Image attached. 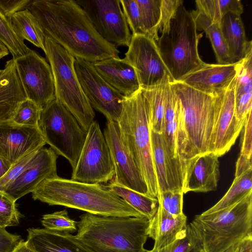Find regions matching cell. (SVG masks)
<instances>
[{
    "instance_id": "obj_17",
    "label": "cell",
    "mask_w": 252,
    "mask_h": 252,
    "mask_svg": "<svg viewBox=\"0 0 252 252\" xmlns=\"http://www.w3.org/2000/svg\"><path fill=\"white\" fill-rule=\"evenodd\" d=\"M235 83L236 76L226 89L218 94V112L210 150L218 157L230 149L245 125L235 115Z\"/></svg>"
},
{
    "instance_id": "obj_38",
    "label": "cell",
    "mask_w": 252,
    "mask_h": 252,
    "mask_svg": "<svg viewBox=\"0 0 252 252\" xmlns=\"http://www.w3.org/2000/svg\"><path fill=\"white\" fill-rule=\"evenodd\" d=\"M21 217L16 201L4 191L0 190V228L18 225Z\"/></svg>"
},
{
    "instance_id": "obj_49",
    "label": "cell",
    "mask_w": 252,
    "mask_h": 252,
    "mask_svg": "<svg viewBox=\"0 0 252 252\" xmlns=\"http://www.w3.org/2000/svg\"><path fill=\"white\" fill-rule=\"evenodd\" d=\"M10 167L0 157V178L7 172Z\"/></svg>"
},
{
    "instance_id": "obj_23",
    "label": "cell",
    "mask_w": 252,
    "mask_h": 252,
    "mask_svg": "<svg viewBox=\"0 0 252 252\" xmlns=\"http://www.w3.org/2000/svg\"><path fill=\"white\" fill-rule=\"evenodd\" d=\"M27 241L38 252H92L71 233L30 228Z\"/></svg>"
},
{
    "instance_id": "obj_50",
    "label": "cell",
    "mask_w": 252,
    "mask_h": 252,
    "mask_svg": "<svg viewBox=\"0 0 252 252\" xmlns=\"http://www.w3.org/2000/svg\"><path fill=\"white\" fill-rule=\"evenodd\" d=\"M9 51L7 47L0 41V59L7 56Z\"/></svg>"
},
{
    "instance_id": "obj_25",
    "label": "cell",
    "mask_w": 252,
    "mask_h": 252,
    "mask_svg": "<svg viewBox=\"0 0 252 252\" xmlns=\"http://www.w3.org/2000/svg\"><path fill=\"white\" fill-rule=\"evenodd\" d=\"M26 98L12 58L6 62L0 74V121L11 120L18 105Z\"/></svg>"
},
{
    "instance_id": "obj_14",
    "label": "cell",
    "mask_w": 252,
    "mask_h": 252,
    "mask_svg": "<svg viewBox=\"0 0 252 252\" xmlns=\"http://www.w3.org/2000/svg\"><path fill=\"white\" fill-rule=\"evenodd\" d=\"M98 34L108 42L128 46L131 37L120 0H75Z\"/></svg>"
},
{
    "instance_id": "obj_36",
    "label": "cell",
    "mask_w": 252,
    "mask_h": 252,
    "mask_svg": "<svg viewBox=\"0 0 252 252\" xmlns=\"http://www.w3.org/2000/svg\"><path fill=\"white\" fill-rule=\"evenodd\" d=\"M41 223L45 229L72 233L77 231V221L70 218L64 209L43 216Z\"/></svg>"
},
{
    "instance_id": "obj_13",
    "label": "cell",
    "mask_w": 252,
    "mask_h": 252,
    "mask_svg": "<svg viewBox=\"0 0 252 252\" xmlns=\"http://www.w3.org/2000/svg\"><path fill=\"white\" fill-rule=\"evenodd\" d=\"M26 98L41 110L56 99L53 76L50 64L34 51L13 59Z\"/></svg>"
},
{
    "instance_id": "obj_31",
    "label": "cell",
    "mask_w": 252,
    "mask_h": 252,
    "mask_svg": "<svg viewBox=\"0 0 252 252\" xmlns=\"http://www.w3.org/2000/svg\"><path fill=\"white\" fill-rule=\"evenodd\" d=\"M110 191L123 199L150 221L156 214L158 207L157 198L153 197L123 186L113 181L105 186Z\"/></svg>"
},
{
    "instance_id": "obj_35",
    "label": "cell",
    "mask_w": 252,
    "mask_h": 252,
    "mask_svg": "<svg viewBox=\"0 0 252 252\" xmlns=\"http://www.w3.org/2000/svg\"><path fill=\"white\" fill-rule=\"evenodd\" d=\"M0 41L7 47L13 59L23 56L30 50L24 40L15 32L10 18L5 16L0 11Z\"/></svg>"
},
{
    "instance_id": "obj_10",
    "label": "cell",
    "mask_w": 252,
    "mask_h": 252,
    "mask_svg": "<svg viewBox=\"0 0 252 252\" xmlns=\"http://www.w3.org/2000/svg\"><path fill=\"white\" fill-rule=\"evenodd\" d=\"M72 171L71 179L85 183H107L114 177L110 150L96 121L89 128L77 165Z\"/></svg>"
},
{
    "instance_id": "obj_12",
    "label": "cell",
    "mask_w": 252,
    "mask_h": 252,
    "mask_svg": "<svg viewBox=\"0 0 252 252\" xmlns=\"http://www.w3.org/2000/svg\"><path fill=\"white\" fill-rule=\"evenodd\" d=\"M124 61L134 69L141 89L174 82L156 42L144 34H131Z\"/></svg>"
},
{
    "instance_id": "obj_32",
    "label": "cell",
    "mask_w": 252,
    "mask_h": 252,
    "mask_svg": "<svg viewBox=\"0 0 252 252\" xmlns=\"http://www.w3.org/2000/svg\"><path fill=\"white\" fill-rule=\"evenodd\" d=\"M252 192V168L248 169L234 180L224 196L213 206L202 213H212L229 207L242 200Z\"/></svg>"
},
{
    "instance_id": "obj_15",
    "label": "cell",
    "mask_w": 252,
    "mask_h": 252,
    "mask_svg": "<svg viewBox=\"0 0 252 252\" xmlns=\"http://www.w3.org/2000/svg\"><path fill=\"white\" fill-rule=\"evenodd\" d=\"M103 135L108 144L115 169L116 183L150 196L142 174L122 140L118 123L107 121Z\"/></svg>"
},
{
    "instance_id": "obj_40",
    "label": "cell",
    "mask_w": 252,
    "mask_h": 252,
    "mask_svg": "<svg viewBox=\"0 0 252 252\" xmlns=\"http://www.w3.org/2000/svg\"><path fill=\"white\" fill-rule=\"evenodd\" d=\"M144 252H200L189 224L186 233L170 244L160 249H145Z\"/></svg>"
},
{
    "instance_id": "obj_41",
    "label": "cell",
    "mask_w": 252,
    "mask_h": 252,
    "mask_svg": "<svg viewBox=\"0 0 252 252\" xmlns=\"http://www.w3.org/2000/svg\"><path fill=\"white\" fill-rule=\"evenodd\" d=\"M132 34H144L139 7L136 0H120Z\"/></svg>"
},
{
    "instance_id": "obj_11",
    "label": "cell",
    "mask_w": 252,
    "mask_h": 252,
    "mask_svg": "<svg viewBox=\"0 0 252 252\" xmlns=\"http://www.w3.org/2000/svg\"><path fill=\"white\" fill-rule=\"evenodd\" d=\"M74 66L81 86L92 107L104 115L107 121L118 123L123 110L126 96L100 76L92 63L75 58Z\"/></svg>"
},
{
    "instance_id": "obj_44",
    "label": "cell",
    "mask_w": 252,
    "mask_h": 252,
    "mask_svg": "<svg viewBox=\"0 0 252 252\" xmlns=\"http://www.w3.org/2000/svg\"><path fill=\"white\" fill-rule=\"evenodd\" d=\"M252 112L247 116L244 126L241 142V148L239 156L252 159Z\"/></svg>"
},
{
    "instance_id": "obj_9",
    "label": "cell",
    "mask_w": 252,
    "mask_h": 252,
    "mask_svg": "<svg viewBox=\"0 0 252 252\" xmlns=\"http://www.w3.org/2000/svg\"><path fill=\"white\" fill-rule=\"evenodd\" d=\"M38 127L46 144L57 155L65 158L72 170L77 165L87 132L57 99L41 110Z\"/></svg>"
},
{
    "instance_id": "obj_20",
    "label": "cell",
    "mask_w": 252,
    "mask_h": 252,
    "mask_svg": "<svg viewBox=\"0 0 252 252\" xmlns=\"http://www.w3.org/2000/svg\"><path fill=\"white\" fill-rule=\"evenodd\" d=\"M219 157L211 153L197 155L184 162V193L216 190L220 178Z\"/></svg>"
},
{
    "instance_id": "obj_5",
    "label": "cell",
    "mask_w": 252,
    "mask_h": 252,
    "mask_svg": "<svg viewBox=\"0 0 252 252\" xmlns=\"http://www.w3.org/2000/svg\"><path fill=\"white\" fill-rule=\"evenodd\" d=\"M189 225L200 252H223L252 235V192L229 207L196 215Z\"/></svg>"
},
{
    "instance_id": "obj_33",
    "label": "cell",
    "mask_w": 252,
    "mask_h": 252,
    "mask_svg": "<svg viewBox=\"0 0 252 252\" xmlns=\"http://www.w3.org/2000/svg\"><path fill=\"white\" fill-rule=\"evenodd\" d=\"M196 8L203 12L213 22L220 25L222 18L228 13L241 15L243 7L240 0H197Z\"/></svg>"
},
{
    "instance_id": "obj_26",
    "label": "cell",
    "mask_w": 252,
    "mask_h": 252,
    "mask_svg": "<svg viewBox=\"0 0 252 252\" xmlns=\"http://www.w3.org/2000/svg\"><path fill=\"white\" fill-rule=\"evenodd\" d=\"M252 108V50L237 62L235 88V110L237 120L245 124Z\"/></svg>"
},
{
    "instance_id": "obj_51",
    "label": "cell",
    "mask_w": 252,
    "mask_h": 252,
    "mask_svg": "<svg viewBox=\"0 0 252 252\" xmlns=\"http://www.w3.org/2000/svg\"><path fill=\"white\" fill-rule=\"evenodd\" d=\"M2 69H0V74L1 73Z\"/></svg>"
},
{
    "instance_id": "obj_42",
    "label": "cell",
    "mask_w": 252,
    "mask_h": 252,
    "mask_svg": "<svg viewBox=\"0 0 252 252\" xmlns=\"http://www.w3.org/2000/svg\"><path fill=\"white\" fill-rule=\"evenodd\" d=\"M38 151L27 154L11 166L7 172L0 178V190H4L22 174Z\"/></svg>"
},
{
    "instance_id": "obj_18",
    "label": "cell",
    "mask_w": 252,
    "mask_h": 252,
    "mask_svg": "<svg viewBox=\"0 0 252 252\" xmlns=\"http://www.w3.org/2000/svg\"><path fill=\"white\" fill-rule=\"evenodd\" d=\"M57 158L51 148L39 149L22 174L3 191L16 201L32 192L43 180L58 175Z\"/></svg>"
},
{
    "instance_id": "obj_34",
    "label": "cell",
    "mask_w": 252,
    "mask_h": 252,
    "mask_svg": "<svg viewBox=\"0 0 252 252\" xmlns=\"http://www.w3.org/2000/svg\"><path fill=\"white\" fill-rule=\"evenodd\" d=\"M144 34L157 41L161 16V0H136Z\"/></svg>"
},
{
    "instance_id": "obj_39",
    "label": "cell",
    "mask_w": 252,
    "mask_h": 252,
    "mask_svg": "<svg viewBox=\"0 0 252 252\" xmlns=\"http://www.w3.org/2000/svg\"><path fill=\"white\" fill-rule=\"evenodd\" d=\"M183 194L182 190H171L159 192L158 204L169 215L177 217L183 215Z\"/></svg>"
},
{
    "instance_id": "obj_47",
    "label": "cell",
    "mask_w": 252,
    "mask_h": 252,
    "mask_svg": "<svg viewBox=\"0 0 252 252\" xmlns=\"http://www.w3.org/2000/svg\"><path fill=\"white\" fill-rule=\"evenodd\" d=\"M223 252H252V235L247 236Z\"/></svg>"
},
{
    "instance_id": "obj_27",
    "label": "cell",
    "mask_w": 252,
    "mask_h": 252,
    "mask_svg": "<svg viewBox=\"0 0 252 252\" xmlns=\"http://www.w3.org/2000/svg\"><path fill=\"white\" fill-rule=\"evenodd\" d=\"M220 28L232 62L241 61L252 50V42L247 39L241 15L228 13L221 19Z\"/></svg>"
},
{
    "instance_id": "obj_4",
    "label": "cell",
    "mask_w": 252,
    "mask_h": 252,
    "mask_svg": "<svg viewBox=\"0 0 252 252\" xmlns=\"http://www.w3.org/2000/svg\"><path fill=\"white\" fill-rule=\"evenodd\" d=\"M77 221L75 238L92 252H144L150 221L144 217L86 213Z\"/></svg>"
},
{
    "instance_id": "obj_3",
    "label": "cell",
    "mask_w": 252,
    "mask_h": 252,
    "mask_svg": "<svg viewBox=\"0 0 252 252\" xmlns=\"http://www.w3.org/2000/svg\"><path fill=\"white\" fill-rule=\"evenodd\" d=\"M32 193L33 200L49 205L63 206L97 215L143 217L100 184L85 183L57 175L43 180Z\"/></svg>"
},
{
    "instance_id": "obj_6",
    "label": "cell",
    "mask_w": 252,
    "mask_h": 252,
    "mask_svg": "<svg viewBox=\"0 0 252 252\" xmlns=\"http://www.w3.org/2000/svg\"><path fill=\"white\" fill-rule=\"evenodd\" d=\"M202 33H197L194 19L183 4L180 5L168 29L161 33L156 44L160 56L174 82H180L187 75L206 63L198 52Z\"/></svg>"
},
{
    "instance_id": "obj_43",
    "label": "cell",
    "mask_w": 252,
    "mask_h": 252,
    "mask_svg": "<svg viewBox=\"0 0 252 252\" xmlns=\"http://www.w3.org/2000/svg\"><path fill=\"white\" fill-rule=\"evenodd\" d=\"M182 4V0H161V16L158 32L161 33L168 29L170 22L174 17L178 7Z\"/></svg>"
},
{
    "instance_id": "obj_19",
    "label": "cell",
    "mask_w": 252,
    "mask_h": 252,
    "mask_svg": "<svg viewBox=\"0 0 252 252\" xmlns=\"http://www.w3.org/2000/svg\"><path fill=\"white\" fill-rule=\"evenodd\" d=\"M152 159L158 192L182 190L183 175L181 161L173 157L162 133L151 130Z\"/></svg>"
},
{
    "instance_id": "obj_1",
    "label": "cell",
    "mask_w": 252,
    "mask_h": 252,
    "mask_svg": "<svg viewBox=\"0 0 252 252\" xmlns=\"http://www.w3.org/2000/svg\"><path fill=\"white\" fill-rule=\"evenodd\" d=\"M26 8L35 17L44 36L75 58L94 63L119 58L117 47L98 34L75 0H31Z\"/></svg>"
},
{
    "instance_id": "obj_16",
    "label": "cell",
    "mask_w": 252,
    "mask_h": 252,
    "mask_svg": "<svg viewBox=\"0 0 252 252\" xmlns=\"http://www.w3.org/2000/svg\"><path fill=\"white\" fill-rule=\"evenodd\" d=\"M45 144L38 126L18 125L11 120L0 121V157L9 166Z\"/></svg>"
},
{
    "instance_id": "obj_22",
    "label": "cell",
    "mask_w": 252,
    "mask_h": 252,
    "mask_svg": "<svg viewBox=\"0 0 252 252\" xmlns=\"http://www.w3.org/2000/svg\"><path fill=\"white\" fill-rule=\"evenodd\" d=\"M92 63L100 76L125 96H130L140 89L134 68L123 59L112 58Z\"/></svg>"
},
{
    "instance_id": "obj_46",
    "label": "cell",
    "mask_w": 252,
    "mask_h": 252,
    "mask_svg": "<svg viewBox=\"0 0 252 252\" xmlns=\"http://www.w3.org/2000/svg\"><path fill=\"white\" fill-rule=\"evenodd\" d=\"M31 0H0V11L10 18L16 12L26 8Z\"/></svg>"
},
{
    "instance_id": "obj_48",
    "label": "cell",
    "mask_w": 252,
    "mask_h": 252,
    "mask_svg": "<svg viewBox=\"0 0 252 252\" xmlns=\"http://www.w3.org/2000/svg\"><path fill=\"white\" fill-rule=\"evenodd\" d=\"M13 252H38L26 241L22 240Z\"/></svg>"
},
{
    "instance_id": "obj_21",
    "label": "cell",
    "mask_w": 252,
    "mask_h": 252,
    "mask_svg": "<svg viewBox=\"0 0 252 252\" xmlns=\"http://www.w3.org/2000/svg\"><path fill=\"white\" fill-rule=\"evenodd\" d=\"M237 62L231 64H208L185 76L181 81L200 92L215 95L229 86L237 73Z\"/></svg>"
},
{
    "instance_id": "obj_30",
    "label": "cell",
    "mask_w": 252,
    "mask_h": 252,
    "mask_svg": "<svg viewBox=\"0 0 252 252\" xmlns=\"http://www.w3.org/2000/svg\"><path fill=\"white\" fill-rule=\"evenodd\" d=\"M13 30L18 37L27 40L45 51V36L35 17L26 8L15 13L10 18Z\"/></svg>"
},
{
    "instance_id": "obj_8",
    "label": "cell",
    "mask_w": 252,
    "mask_h": 252,
    "mask_svg": "<svg viewBox=\"0 0 252 252\" xmlns=\"http://www.w3.org/2000/svg\"><path fill=\"white\" fill-rule=\"evenodd\" d=\"M45 54L51 66L56 99L87 132L95 113L79 81L74 66L75 58L53 39L45 37Z\"/></svg>"
},
{
    "instance_id": "obj_24",
    "label": "cell",
    "mask_w": 252,
    "mask_h": 252,
    "mask_svg": "<svg viewBox=\"0 0 252 252\" xmlns=\"http://www.w3.org/2000/svg\"><path fill=\"white\" fill-rule=\"evenodd\" d=\"M187 216L168 214L158 204V211L150 221L149 237L155 241L153 249L164 247L183 236L187 232Z\"/></svg>"
},
{
    "instance_id": "obj_37",
    "label": "cell",
    "mask_w": 252,
    "mask_h": 252,
    "mask_svg": "<svg viewBox=\"0 0 252 252\" xmlns=\"http://www.w3.org/2000/svg\"><path fill=\"white\" fill-rule=\"evenodd\" d=\"M40 112L33 101L26 98L18 105L11 120L18 125L38 126Z\"/></svg>"
},
{
    "instance_id": "obj_7",
    "label": "cell",
    "mask_w": 252,
    "mask_h": 252,
    "mask_svg": "<svg viewBox=\"0 0 252 252\" xmlns=\"http://www.w3.org/2000/svg\"><path fill=\"white\" fill-rule=\"evenodd\" d=\"M122 140L138 167L149 194L157 198L158 189L153 159L151 129L141 89L126 97L118 122Z\"/></svg>"
},
{
    "instance_id": "obj_28",
    "label": "cell",
    "mask_w": 252,
    "mask_h": 252,
    "mask_svg": "<svg viewBox=\"0 0 252 252\" xmlns=\"http://www.w3.org/2000/svg\"><path fill=\"white\" fill-rule=\"evenodd\" d=\"M191 13L194 19L196 28L203 31L211 43L218 64L234 63L229 55L222 35L220 25L215 23L200 10L197 8Z\"/></svg>"
},
{
    "instance_id": "obj_45",
    "label": "cell",
    "mask_w": 252,
    "mask_h": 252,
    "mask_svg": "<svg viewBox=\"0 0 252 252\" xmlns=\"http://www.w3.org/2000/svg\"><path fill=\"white\" fill-rule=\"evenodd\" d=\"M20 235L11 234L0 228V252H13L22 241Z\"/></svg>"
},
{
    "instance_id": "obj_2",
    "label": "cell",
    "mask_w": 252,
    "mask_h": 252,
    "mask_svg": "<svg viewBox=\"0 0 252 252\" xmlns=\"http://www.w3.org/2000/svg\"><path fill=\"white\" fill-rule=\"evenodd\" d=\"M171 84L180 103L176 144L183 168L186 160L210 153L218 112V94L204 93L182 82Z\"/></svg>"
},
{
    "instance_id": "obj_29",
    "label": "cell",
    "mask_w": 252,
    "mask_h": 252,
    "mask_svg": "<svg viewBox=\"0 0 252 252\" xmlns=\"http://www.w3.org/2000/svg\"><path fill=\"white\" fill-rule=\"evenodd\" d=\"M168 84L140 88L144 96L150 129L158 133H162L163 131L165 91Z\"/></svg>"
}]
</instances>
